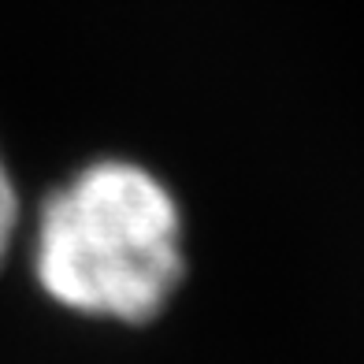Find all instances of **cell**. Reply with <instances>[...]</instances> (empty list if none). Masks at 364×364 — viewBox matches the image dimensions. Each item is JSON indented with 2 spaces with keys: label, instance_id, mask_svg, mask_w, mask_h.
I'll list each match as a JSON object with an SVG mask.
<instances>
[{
  "label": "cell",
  "instance_id": "obj_1",
  "mask_svg": "<svg viewBox=\"0 0 364 364\" xmlns=\"http://www.w3.org/2000/svg\"><path fill=\"white\" fill-rule=\"evenodd\" d=\"M34 275L56 305L78 316L156 320L186 275L175 193L130 160L82 168L38 212Z\"/></svg>",
  "mask_w": 364,
  "mask_h": 364
},
{
  "label": "cell",
  "instance_id": "obj_2",
  "mask_svg": "<svg viewBox=\"0 0 364 364\" xmlns=\"http://www.w3.org/2000/svg\"><path fill=\"white\" fill-rule=\"evenodd\" d=\"M15 230H19V193H15V182L4 156H0V264H4L11 242H15Z\"/></svg>",
  "mask_w": 364,
  "mask_h": 364
}]
</instances>
